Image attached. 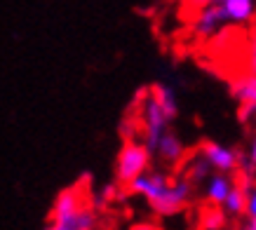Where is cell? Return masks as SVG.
<instances>
[{"label":"cell","mask_w":256,"mask_h":230,"mask_svg":"<svg viewBox=\"0 0 256 230\" xmlns=\"http://www.w3.org/2000/svg\"><path fill=\"white\" fill-rule=\"evenodd\" d=\"M230 96L240 106H256V78L230 80Z\"/></svg>","instance_id":"10"},{"label":"cell","mask_w":256,"mask_h":230,"mask_svg":"<svg viewBox=\"0 0 256 230\" xmlns=\"http://www.w3.org/2000/svg\"><path fill=\"white\" fill-rule=\"evenodd\" d=\"M252 28L247 33V76L256 78V24H249Z\"/></svg>","instance_id":"16"},{"label":"cell","mask_w":256,"mask_h":230,"mask_svg":"<svg viewBox=\"0 0 256 230\" xmlns=\"http://www.w3.org/2000/svg\"><path fill=\"white\" fill-rule=\"evenodd\" d=\"M150 94L156 96L158 106L162 108V113L170 118V120H174L178 115V104H176V94H174V90L172 87H167V84H156V87H150Z\"/></svg>","instance_id":"12"},{"label":"cell","mask_w":256,"mask_h":230,"mask_svg":"<svg viewBox=\"0 0 256 230\" xmlns=\"http://www.w3.org/2000/svg\"><path fill=\"white\" fill-rule=\"evenodd\" d=\"M85 207L87 204H85V198H82V188L80 186H70V188H66V190H62L56 195L54 204H52V216H66V214H73V212H80Z\"/></svg>","instance_id":"7"},{"label":"cell","mask_w":256,"mask_h":230,"mask_svg":"<svg viewBox=\"0 0 256 230\" xmlns=\"http://www.w3.org/2000/svg\"><path fill=\"white\" fill-rule=\"evenodd\" d=\"M198 153L207 160V164H210L212 169H216L218 174H226V176H228V174L233 176L235 172H238V167H240L242 150H238V148H226V146H221V144H216V141H202Z\"/></svg>","instance_id":"2"},{"label":"cell","mask_w":256,"mask_h":230,"mask_svg":"<svg viewBox=\"0 0 256 230\" xmlns=\"http://www.w3.org/2000/svg\"><path fill=\"white\" fill-rule=\"evenodd\" d=\"M254 24H256V14H254Z\"/></svg>","instance_id":"19"},{"label":"cell","mask_w":256,"mask_h":230,"mask_svg":"<svg viewBox=\"0 0 256 230\" xmlns=\"http://www.w3.org/2000/svg\"><path fill=\"white\" fill-rule=\"evenodd\" d=\"M233 188V176H226V174H214L207 178L204 184V200L212 207H221L228 198V192Z\"/></svg>","instance_id":"9"},{"label":"cell","mask_w":256,"mask_h":230,"mask_svg":"<svg viewBox=\"0 0 256 230\" xmlns=\"http://www.w3.org/2000/svg\"><path fill=\"white\" fill-rule=\"evenodd\" d=\"M247 160L252 162L256 167V134H254V141H252V148H249V155H247Z\"/></svg>","instance_id":"17"},{"label":"cell","mask_w":256,"mask_h":230,"mask_svg":"<svg viewBox=\"0 0 256 230\" xmlns=\"http://www.w3.org/2000/svg\"><path fill=\"white\" fill-rule=\"evenodd\" d=\"M247 198H249V192L242 190L238 184H233V188H230V192H228L226 202L221 204L224 214L226 216H233V218L244 216V214H247Z\"/></svg>","instance_id":"11"},{"label":"cell","mask_w":256,"mask_h":230,"mask_svg":"<svg viewBox=\"0 0 256 230\" xmlns=\"http://www.w3.org/2000/svg\"><path fill=\"white\" fill-rule=\"evenodd\" d=\"M130 230H158L153 223H136V226H132Z\"/></svg>","instance_id":"18"},{"label":"cell","mask_w":256,"mask_h":230,"mask_svg":"<svg viewBox=\"0 0 256 230\" xmlns=\"http://www.w3.org/2000/svg\"><path fill=\"white\" fill-rule=\"evenodd\" d=\"M118 195H120V186H118L116 181L104 184L99 190L94 192V207H106V204H110Z\"/></svg>","instance_id":"15"},{"label":"cell","mask_w":256,"mask_h":230,"mask_svg":"<svg viewBox=\"0 0 256 230\" xmlns=\"http://www.w3.org/2000/svg\"><path fill=\"white\" fill-rule=\"evenodd\" d=\"M202 230H224L228 226V216L224 214L221 207H207L200 216Z\"/></svg>","instance_id":"14"},{"label":"cell","mask_w":256,"mask_h":230,"mask_svg":"<svg viewBox=\"0 0 256 230\" xmlns=\"http://www.w3.org/2000/svg\"><path fill=\"white\" fill-rule=\"evenodd\" d=\"M170 184H172V178L167 176L164 172H146V174H141L139 178H134V181L127 186L124 190L130 192V195L146 198L148 204H156L158 200L167 192Z\"/></svg>","instance_id":"3"},{"label":"cell","mask_w":256,"mask_h":230,"mask_svg":"<svg viewBox=\"0 0 256 230\" xmlns=\"http://www.w3.org/2000/svg\"><path fill=\"white\" fill-rule=\"evenodd\" d=\"M210 164H207V160L202 158L200 153H195L190 160H188V167H186V174H184V178H186L190 186H200L202 181H207L210 178Z\"/></svg>","instance_id":"13"},{"label":"cell","mask_w":256,"mask_h":230,"mask_svg":"<svg viewBox=\"0 0 256 230\" xmlns=\"http://www.w3.org/2000/svg\"><path fill=\"white\" fill-rule=\"evenodd\" d=\"M224 16H221V10H218V2H207L204 8L200 10V14L195 19L193 28L198 36L202 38H212V36H216L221 33V26H224Z\"/></svg>","instance_id":"5"},{"label":"cell","mask_w":256,"mask_h":230,"mask_svg":"<svg viewBox=\"0 0 256 230\" xmlns=\"http://www.w3.org/2000/svg\"><path fill=\"white\" fill-rule=\"evenodd\" d=\"M184 153H186V146H184V141L178 138V134L174 130L167 132L156 148V155L164 164H176V162H181L184 160Z\"/></svg>","instance_id":"8"},{"label":"cell","mask_w":256,"mask_h":230,"mask_svg":"<svg viewBox=\"0 0 256 230\" xmlns=\"http://www.w3.org/2000/svg\"><path fill=\"white\" fill-rule=\"evenodd\" d=\"M94 228H96V212L85 207L66 216H52L45 230H94Z\"/></svg>","instance_id":"4"},{"label":"cell","mask_w":256,"mask_h":230,"mask_svg":"<svg viewBox=\"0 0 256 230\" xmlns=\"http://www.w3.org/2000/svg\"><path fill=\"white\" fill-rule=\"evenodd\" d=\"M218 10L228 24H252L256 14V5L252 0H221Z\"/></svg>","instance_id":"6"},{"label":"cell","mask_w":256,"mask_h":230,"mask_svg":"<svg viewBox=\"0 0 256 230\" xmlns=\"http://www.w3.org/2000/svg\"><path fill=\"white\" fill-rule=\"evenodd\" d=\"M148 164H150V153L146 150V146L136 141H124L116 162V184L120 188H127L134 178L146 174Z\"/></svg>","instance_id":"1"}]
</instances>
